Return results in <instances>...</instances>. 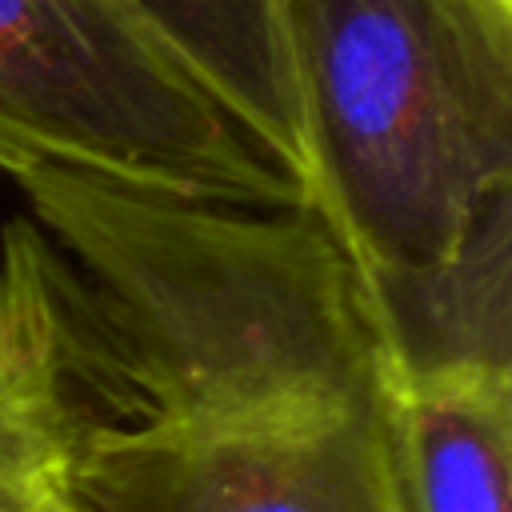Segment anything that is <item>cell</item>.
I'll return each instance as SVG.
<instances>
[{
    "mask_svg": "<svg viewBox=\"0 0 512 512\" xmlns=\"http://www.w3.org/2000/svg\"><path fill=\"white\" fill-rule=\"evenodd\" d=\"M28 164L224 208H308L112 0H0V168Z\"/></svg>",
    "mask_w": 512,
    "mask_h": 512,
    "instance_id": "3",
    "label": "cell"
},
{
    "mask_svg": "<svg viewBox=\"0 0 512 512\" xmlns=\"http://www.w3.org/2000/svg\"><path fill=\"white\" fill-rule=\"evenodd\" d=\"M48 248L68 400L92 424H208L344 404L396 360L372 292L312 208H224L12 172Z\"/></svg>",
    "mask_w": 512,
    "mask_h": 512,
    "instance_id": "1",
    "label": "cell"
},
{
    "mask_svg": "<svg viewBox=\"0 0 512 512\" xmlns=\"http://www.w3.org/2000/svg\"><path fill=\"white\" fill-rule=\"evenodd\" d=\"M380 392L252 420L92 424L64 480L84 512H408Z\"/></svg>",
    "mask_w": 512,
    "mask_h": 512,
    "instance_id": "4",
    "label": "cell"
},
{
    "mask_svg": "<svg viewBox=\"0 0 512 512\" xmlns=\"http://www.w3.org/2000/svg\"><path fill=\"white\" fill-rule=\"evenodd\" d=\"M0 512H84L64 480L72 400L60 304L40 232L8 224L0 252Z\"/></svg>",
    "mask_w": 512,
    "mask_h": 512,
    "instance_id": "6",
    "label": "cell"
},
{
    "mask_svg": "<svg viewBox=\"0 0 512 512\" xmlns=\"http://www.w3.org/2000/svg\"><path fill=\"white\" fill-rule=\"evenodd\" d=\"M308 208L376 312L508 264L512 0H288Z\"/></svg>",
    "mask_w": 512,
    "mask_h": 512,
    "instance_id": "2",
    "label": "cell"
},
{
    "mask_svg": "<svg viewBox=\"0 0 512 512\" xmlns=\"http://www.w3.org/2000/svg\"><path fill=\"white\" fill-rule=\"evenodd\" d=\"M388 412L408 512H512V364L396 368Z\"/></svg>",
    "mask_w": 512,
    "mask_h": 512,
    "instance_id": "7",
    "label": "cell"
},
{
    "mask_svg": "<svg viewBox=\"0 0 512 512\" xmlns=\"http://www.w3.org/2000/svg\"><path fill=\"white\" fill-rule=\"evenodd\" d=\"M308 196L288 0H112Z\"/></svg>",
    "mask_w": 512,
    "mask_h": 512,
    "instance_id": "5",
    "label": "cell"
}]
</instances>
